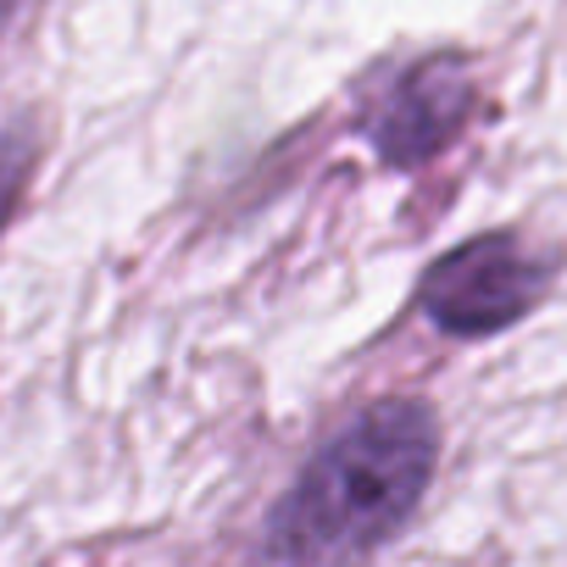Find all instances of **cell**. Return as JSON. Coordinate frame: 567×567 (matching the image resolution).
Listing matches in <instances>:
<instances>
[{
	"instance_id": "obj_4",
	"label": "cell",
	"mask_w": 567,
	"mask_h": 567,
	"mask_svg": "<svg viewBox=\"0 0 567 567\" xmlns=\"http://www.w3.org/2000/svg\"><path fill=\"white\" fill-rule=\"evenodd\" d=\"M40 162H45V128L34 117H18V123L0 128V239H7V228L18 223Z\"/></svg>"
},
{
	"instance_id": "obj_1",
	"label": "cell",
	"mask_w": 567,
	"mask_h": 567,
	"mask_svg": "<svg viewBox=\"0 0 567 567\" xmlns=\"http://www.w3.org/2000/svg\"><path fill=\"white\" fill-rule=\"evenodd\" d=\"M440 451V412L423 395L362 401L267 506L261 556L272 567H368L423 512Z\"/></svg>"
},
{
	"instance_id": "obj_2",
	"label": "cell",
	"mask_w": 567,
	"mask_h": 567,
	"mask_svg": "<svg viewBox=\"0 0 567 567\" xmlns=\"http://www.w3.org/2000/svg\"><path fill=\"white\" fill-rule=\"evenodd\" d=\"M556 278L561 256L550 245H539L523 228H484L423 267L412 307L440 340L478 346L534 318L550 301Z\"/></svg>"
},
{
	"instance_id": "obj_3",
	"label": "cell",
	"mask_w": 567,
	"mask_h": 567,
	"mask_svg": "<svg viewBox=\"0 0 567 567\" xmlns=\"http://www.w3.org/2000/svg\"><path fill=\"white\" fill-rule=\"evenodd\" d=\"M478 73L462 51H423L379 62L351 90V134L384 173H423L478 117Z\"/></svg>"
}]
</instances>
